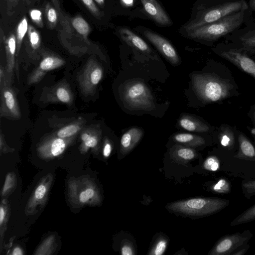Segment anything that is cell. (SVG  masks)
Segmentation results:
<instances>
[{"label":"cell","mask_w":255,"mask_h":255,"mask_svg":"<svg viewBox=\"0 0 255 255\" xmlns=\"http://www.w3.org/2000/svg\"><path fill=\"white\" fill-rule=\"evenodd\" d=\"M66 146L65 138L58 136L53 137L46 141L41 147L40 150L44 153H49L54 156L61 154Z\"/></svg>","instance_id":"18"},{"label":"cell","mask_w":255,"mask_h":255,"mask_svg":"<svg viewBox=\"0 0 255 255\" xmlns=\"http://www.w3.org/2000/svg\"><path fill=\"white\" fill-rule=\"evenodd\" d=\"M218 138L220 144L224 147L232 149L236 141L235 133L232 127L228 125H222L219 129Z\"/></svg>","instance_id":"19"},{"label":"cell","mask_w":255,"mask_h":255,"mask_svg":"<svg viewBox=\"0 0 255 255\" xmlns=\"http://www.w3.org/2000/svg\"><path fill=\"white\" fill-rule=\"evenodd\" d=\"M167 246V242L165 239H159L152 248L149 255H161L165 251Z\"/></svg>","instance_id":"33"},{"label":"cell","mask_w":255,"mask_h":255,"mask_svg":"<svg viewBox=\"0 0 255 255\" xmlns=\"http://www.w3.org/2000/svg\"><path fill=\"white\" fill-rule=\"evenodd\" d=\"M248 8L244 0L227 2L207 9L198 18L190 21L184 26L186 32L215 22L226 16Z\"/></svg>","instance_id":"5"},{"label":"cell","mask_w":255,"mask_h":255,"mask_svg":"<svg viewBox=\"0 0 255 255\" xmlns=\"http://www.w3.org/2000/svg\"><path fill=\"white\" fill-rule=\"evenodd\" d=\"M148 15L158 24L169 26L172 21L156 0H140Z\"/></svg>","instance_id":"12"},{"label":"cell","mask_w":255,"mask_h":255,"mask_svg":"<svg viewBox=\"0 0 255 255\" xmlns=\"http://www.w3.org/2000/svg\"><path fill=\"white\" fill-rule=\"evenodd\" d=\"M244 11L226 16L215 22L193 29L188 33L190 37L207 41L216 40L232 32L242 23Z\"/></svg>","instance_id":"3"},{"label":"cell","mask_w":255,"mask_h":255,"mask_svg":"<svg viewBox=\"0 0 255 255\" xmlns=\"http://www.w3.org/2000/svg\"><path fill=\"white\" fill-rule=\"evenodd\" d=\"M252 237L253 234L249 230L224 236L216 242L208 255H232L237 250L248 244Z\"/></svg>","instance_id":"6"},{"label":"cell","mask_w":255,"mask_h":255,"mask_svg":"<svg viewBox=\"0 0 255 255\" xmlns=\"http://www.w3.org/2000/svg\"><path fill=\"white\" fill-rule=\"evenodd\" d=\"M142 33L171 64L179 63V57L176 50L166 39L150 30H144Z\"/></svg>","instance_id":"10"},{"label":"cell","mask_w":255,"mask_h":255,"mask_svg":"<svg viewBox=\"0 0 255 255\" xmlns=\"http://www.w3.org/2000/svg\"><path fill=\"white\" fill-rule=\"evenodd\" d=\"M248 115L250 117L254 127L255 128V104L251 107V109L248 113ZM255 131V129H254Z\"/></svg>","instance_id":"44"},{"label":"cell","mask_w":255,"mask_h":255,"mask_svg":"<svg viewBox=\"0 0 255 255\" xmlns=\"http://www.w3.org/2000/svg\"><path fill=\"white\" fill-rule=\"evenodd\" d=\"M100 134L99 130L87 129L84 130L81 136L83 145L87 148L96 147Z\"/></svg>","instance_id":"21"},{"label":"cell","mask_w":255,"mask_h":255,"mask_svg":"<svg viewBox=\"0 0 255 255\" xmlns=\"http://www.w3.org/2000/svg\"><path fill=\"white\" fill-rule=\"evenodd\" d=\"M255 220V204L238 216L230 224L231 226H237Z\"/></svg>","instance_id":"24"},{"label":"cell","mask_w":255,"mask_h":255,"mask_svg":"<svg viewBox=\"0 0 255 255\" xmlns=\"http://www.w3.org/2000/svg\"><path fill=\"white\" fill-rule=\"evenodd\" d=\"M65 63V61L63 59L54 55H49L44 57L29 76L28 79V84L39 82L48 71L57 69L63 65Z\"/></svg>","instance_id":"11"},{"label":"cell","mask_w":255,"mask_h":255,"mask_svg":"<svg viewBox=\"0 0 255 255\" xmlns=\"http://www.w3.org/2000/svg\"><path fill=\"white\" fill-rule=\"evenodd\" d=\"M203 167L207 170L217 171L220 169V161L215 156H209L203 163Z\"/></svg>","instance_id":"32"},{"label":"cell","mask_w":255,"mask_h":255,"mask_svg":"<svg viewBox=\"0 0 255 255\" xmlns=\"http://www.w3.org/2000/svg\"><path fill=\"white\" fill-rule=\"evenodd\" d=\"M229 204V200L212 197L195 198L170 203L166 208L169 211L186 215L204 217L223 210Z\"/></svg>","instance_id":"2"},{"label":"cell","mask_w":255,"mask_h":255,"mask_svg":"<svg viewBox=\"0 0 255 255\" xmlns=\"http://www.w3.org/2000/svg\"><path fill=\"white\" fill-rule=\"evenodd\" d=\"M112 149V147L111 143L106 140L103 148V155L105 157H108L110 156Z\"/></svg>","instance_id":"41"},{"label":"cell","mask_w":255,"mask_h":255,"mask_svg":"<svg viewBox=\"0 0 255 255\" xmlns=\"http://www.w3.org/2000/svg\"><path fill=\"white\" fill-rule=\"evenodd\" d=\"M122 99L127 108L149 111L155 108L153 97L147 86L138 80H130L124 86Z\"/></svg>","instance_id":"4"},{"label":"cell","mask_w":255,"mask_h":255,"mask_svg":"<svg viewBox=\"0 0 255 255\" xmlns=\"http://www.w3.org/2000/svg\"><path fill=\"white\" fill-rule=\"evenodd\" d=\"M192 84L198 97L204 103L222 102L238 96V86L225 66L219 73L208 72L193 76Z\"/></svg>","instance_id":"1"},{"label":"cell","mask_w":255,"mask_h":255,"mask_svg":"<svg viewBox=\"0 0 255 255\" xmlns=\"http://www.w3.org/2000/svg\"><path fill=\"white\" fill-rule=\"evenodd\" d=\"M143 130L139 128H132L122 136L120 142L121 152L125 155L137 144L143 135Z\"/></svg>","instance_id":"14"},{"label":"cell","mask_w":255,"mask_h":255,"mask_svg":"<svg viewBox=\"0 0 255 255\" xmlns=\"http://www.w3.org/2000/svg\"><path fill=\"white\" fill-rule=\"evenodd\" d=\"M217 54L255 79V60L241 49H221Z\"/></svg>","instance_id":"8"},{"label":"cell","mask_w":255,"mask_h":255,"mask_svg":"<svg viewBox=\"0 0 255 255\" xmlns=\"http://www.w3.org/2000/svg\"><path fill=\"white\" fill-rule=\"evenodd\" d=\"M242 48L241 49L248 55H255V32L245 34L240 37Z\"/></svg>","instance_id":"23"},{"label":"cell","mask_w":255,"mask_h":255,"mask_svg":"<svg viewBox=\"0 0 255 255\" xmlns=\"http://www.w3.org/2000/svg\"><path fill=\"white\" fill-rule=\"evenodd\" d=\"M22 251L19 248H15L13 251V255H22Z\"/></svg>","instance_id":"47"},{"label":"cell","mask_w":255,"mask_h":255,"mask_svg":"<svg viewBox=\"0 0 255 255\" xmlns=\"http://www.w3.org/2000/svg\"><path fill=\"white\" fill-rule=\"evenodd\" d=\"M12 186V180L10 178V175L8 174L6 177L4 185L2 190V194L4 193L7 190H8Z\"/></svg>","instance_id":"43"},{"label":"cell","mask_w":255,"mask_h":255,"mask_svg":"<svg viewBox=\"0 0 255 255\" xmlns=\"http://www.w3.org/2000/svg\"><path fill=\"white\" fill-rule=\"evenodd\" d=\"M6 64L5 67L7 74L11 75L15 65V56L16 51V37L11 33L5 41Z\"/></svg>","instance_id":"17"},{"label":"cell","mask_w":255,"mask_h":255,"mask_svg":"<svg viewBox=\"0 0 255 255\" xmlns=\"http://www.w3.org/2000/svg\"><path fill=\"white\" fill-rule=\"evenodd\" d=\"M6 3L7 13L11 15L14 12V9L20 0H5Z\"/></svg>","instance_id":"38"},{"label":"cell","mask_w":255,"mask_h":255,"mask_svg":"<svg viewBox=\"0 0 255 255\" xmlns=\"http://www.w3.org/2000/svg\"><path fill=\"white\" fill-rule=\"evenodd\" d=\"M173 138L177 142L191 147L199 146L205 143V140L202 137L190 133H177Z\"/></svg>","instance_id":"20"},{"label":"cell","mask_w":255,"mask_h":255,"mask_svg":"<svg viewBox=\"0 0 255 255\" xmlns=\"http://www.w3.org/2000/svg\"><path fill=\"white\" fill-rule=\"evenodd\" d=\"M119 33L123 40L131 47L145 54H150L152 53L148 44L130 29L122 27L119 29Z\"/></svg>","instance_id":"13"},{"label":"cell","mask_w":255,"mask_h":255,"mask_svg":"<svg viewBox=\"0 0 255 255\" xmlns=\"http://www.w3.org/2000/svg\"><path fill=\"white\" fill-rule=\"evenodd\" d=\"M81 128V127L79 124H71L59 129L56 133V135L63 138L70 137L78 133Z\"/></svg>","instance_id":"27"},{"label":"cell","mask_w":255,"mask_h":255,"mask_svg":"<svg viewBox=\"0 0 255 255\" xmlns=\"http://www.w3.org/2000/svg\"><path fill=\"white\" fill-rule=\"evenodd\" d=\"M231 185L226 179L222 178L219 179L211 187V190L216 193L225 194L231 192Z\"/></svg>","instance_id":"28"},{"label":"cell","mask_w":255,"mask_h":255,"mask_svg":"<svg viewBox=\"0 0 255 255\" xmlns=\"http://www.w3.org/2000/svg\"></svg>","instance_id":"50"},{"label":"cell","mask_w":255,"mask_h":255,"mask_svg":"<svg viewBox=\"0 0 255 255\" xmlns=\"http://www.w3.org/2000/svg\"><path fill=\"white\" fill-rule=\"evenodd\" d=\"M72 24L80 34L86 38L90 32V28L85 19L81 16H76L72 19Z\"/></svg>","instance_id":"25"},{"label":"cell","mask_w":255,"mask_h":255,"mask_svg":"<svg viewBox=\"0 0 255 255\" xmlns=\"http://www.w3.org/2000/svg\"><path fill=\"white\" fill-rule=\"evenodd\" d=\"M0 117L14 120L19 119L21 112L16 94L13 89L7 85L0 88Z\"/></svg>","instance_id":"9"},{"label":"cell","mask_w":255,"mask_h":255,"mask_svg":"<svg viewBox=\"0 0 255 255\" xmlns=\"http://www.w3.org/2000/svg\"><path fill=\"white\" fill-rule=\"evenodd\" d=\"M250 248V245L247 244L246 245L240 248L234 253H233L232 255H245L248 251V250Z\"/></svg>","instance_id":"42"},{"label":"cell","mask_w":255,"mask_h":255,"mask_svg":"<svg viewBox=\"0 0 255 255\" xmlns=\"http://www.w3.org/2000/svg\"><path fill=\"white\" fill-rule=\"evenodd\" d=\"M180 126L183 129L193 132H207L211 130L210 127L198 119L184 115L179 121Z\"/></svg>","instance_id":"16"},{"label":"cell","mask_w":255,"mask_h":255,"mask_svg":"<svg viewBox=\"0 0 255 255\" xmlns=\"http://www.w3.org/2000/svg\"><path fill=\"white\" fill-rule=\"evenodd\" d=\"M28 26L27 19L24 17L18 23L16 28V54L18 55L21 44L25 34L28 31Z\"/></svg>","instance_id":"26"},{"label":"cell","mask_w":255,"mask_h":255,"mask_svg":"<svg viewBox=\"0 0 255 255\" xmlns=\"http://www.w3.org/2000/svg\"><path fill=\"white\" fill-rule=\"evenodd\" d=\"M171 154L175 158L184 161L190 160L196 156V152L193 149L181 146H175Z\"/></svg>","instance_id":"22"},{"label":"cell","mask_w":255,"mask_h":255,"mask_svg":"<svg viewBox=\"0 0 255 255\" xmlns=\"http://www.w3.org/2000/svg\"><path fill=\"white\" fill-rule=\"evenodd\" d=\"M97 3L100 5H103L104 4V0H94Z\"/></svg>","instance_id":"49"},{"label":"cell","mask_w":255,"mask_h":255,"mask_svg":"<svg viewBox=\"0 0 255 255\" xmlns=\"http://www.w3.org/2000/svg\"><path fill=\"white\" fill-rule=\"evenodd\" d=\"M88 10L95 16H99L100 12L93 0H81Z\"/></svg>","instance_id":"36"},{"label":"cell","mask_w":255,"mask_h":255,"mask_svg":"<svg viewBox=\"0 0 255 255\" xmlns=\"http://www.w3.org/2000/svg\"><path fill=\"white\" fill-rule=\"evenodd\" d=\"M103 76V69L95 60L90 59L78 78L82 92L85 95L92 94Z\"/></svg>","instance_id":"7"},{"label":"cell","mask_w":255,"mask_h":255,"mask_svg":"<svg viewBox=\"0 0 255 255\" xmlns=\"http://www.w3.org/2000/svg\"><path fill=\"white\" fill-rule=\"evenodd\" d=\"M242 192L248 199L255 196V179L246 180L242 182Z\"/></svg>","instance_id":"30"},{"label":"cell","mask_w":255,"mask_h":255,"mask_svg":"<svg viewBox=\"0 0 255 255\" xmlns=\"http://www.w3.org/2000/svg\"><path fill=\"white\" fill-rule=\"evenodd\" d=\"M55 95L58 101L67 104L72 102V96L70 91L67 87H58L55 92Z\"/></svg>","instance_id":"29"},{"label":"cell","mask_w":255,"mask_h":255,"mask_svg":"<svg viewBox=\"0 0 255 255\" xmlns=\"http://www.w3.org/2000/svg\"><path fill=\"white\" fill-rule=\"evenodd\" d=\"M121 254L123 255H133L134 252L130 245L125 244L122 247Z\"/></svg>","instance_id":"40"},{"label":"cell","mask_w":255,"mask_h":255,"mask_svg":"<svg viewBox=\"0 0 255 255\" xmlns=\"http://www.w3.org/2000/svg\"><path fill=\"white\" fill-rule=\"evenodd\" d=\"M46 191V187L43 185H39L35 190V196L37 199H42L45 195Z\"/></svg>","instance_id":"39"},{"label":"cell","mask_w":255,"mask_h":255,"mask_svg":"<svg viewBox=\"0 0 255 255\" xmlns=\"http://www.w3.org/2000/svg\"><path fill=\"white\" fill-rule=\"evenodd\" d=\"M30 16L31 19L39 27H43L41 11L38 9H34L30 11Z\"/></svg>","instance_id":"35"},{"label":"cell","mask_w":255,"mask_h":255,"mask_svg":"<svg viewBox=\"0 0 255 255\" xmlns=\"http://www.w3.org/2000/svg\"><path fill=\"white\" fill-rule=\"evenodd\" d=\"M121 3L125 6L130 7L133 5V0H120Z\"/></svg>","instance_id":"45"},{"label":"cell","mask_w":255,"mask_h":255,"mask_svg":"<svg viewBox=\"0 0 255 255\" xmlns=\"http://www.w3.org/2000/svg\"><path fill=\"white\" fill-rule=\"evenodd\" d=\"M238 140L239 144V151L234 157L241 159L255 161V147L250 140L244 133L239 132Z\"/></svg>","instance_id":"15"},{"label":"cell","mask_w":255,"mask_h":255,"mask_svg":"<svg viewBox=\"0 0 255 255\" xmlns=\"http://www.w3.org/2000/svg\"><path fill=\"white\" fill-rule=\"evenodd\" d=\"M28 34L31 47L34 50L37 49L40 45V37L39 33L33 26L29 25Z\"/></svg>","instance_id":"31"},{"label":"cell","mask_w":255,"mask_h":255,"mask_svg":"<svg viewBox=\"0 0 255 255\" xmlns=\"http://www.w3.org/2000/svg\"><path fill=\"white\" fill-rule=\"evenodd\" d=\"M95 192L92 188H87L82 191L79 196L80 201L82 203L87 202L89 199L92 198L94 195Z\"/></svg>","instance_id":"37"},{"label":"cell","mask_w":255,"mask_h":255,"mask_svg":"<svg viewBox=\"0 0 255 255\" xmlns=\"http://www.w3.org/2000/svg\"><path fill=\"white\" fill-rule=\"evenodd\" d=\"M250 5L252 9L255 10V0H250Z\"/></svg>","instance_id":"48"},{"label":"cell","mask_w":255,"mask_h":255,"mask_svg":"<svg viewBox=\"0 0 255 255\" xmlns=\"http://www.w3.org/2000/svg\"><path fill=\"white\" fill-rule=\"evenodd\" d=\"M4 215H5V213H4V209L2 207H1L0 208V225L2 224V223L4 220Z\"/></svg>","instance_id":"46"},{"label":"cell","mask_w":255,"mask_h":255,"mask_svg":"<svg viewBox=\"0 0 255 255\" xmlns=\"http://www.w3.org/2000/svg\"><path fill=\"white\" fill-rule=\"evenodd\" d=\"M46 14L48 24L51 27H53L57 20V14L55 9L47 4L46 8Z\"/></svg>","instance_id":"34"}]
</instances>
